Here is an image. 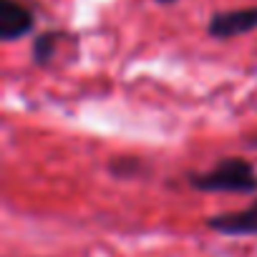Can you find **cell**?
Here are the masks:
<instances>
[{
    "mask_svg": "<svg viewBox=\"0 0 257 257\" xmlns=\"http://www.w3.org/2000/svg\"><path fill=\"white\" fill-rule=\"evenodd\" d=\"M189 187L209 194H254L257 192V172L252 162L242 157H224L207 172H192Z\"/></svg>",
    "mask_w": 257,
    "mask_h": 257,
    "instance_id": "cell-1",
    "label": "cell"
},
{
    "mask_svg": "<svg viewBox=\"0 0 257 257\" xmlns=\"http://www.w3.org/2000/svg\"><path fill=\"white\" fill-rule=\"evenodd\" d=\"M252 31H257V6L217 11V13H212V18L207 23V33L214 41H229L237 36H247Z\"/></svg>",
    "mask_w": 257,
    "mask_h": 257,
    "instance_id": "cell-2",
    "label": "cell"
},
{
    "mask_svg": "<svg viewBox=\"0 0 257 257\" xmlns=\"http://www.w3.org/2000/svg\"><path fill=\"white\" fill-rule=\"evenodd\" d=\"M36 31V13L23 0H0V38L16 43Z\"/></svg>",
    "mask_w": 257,
    "mask_h": 257,
    "instance_id": "cell-3",
    "label": "cell"
},
{
    "mask_svg": "<svg viewBox=\"0 0 257 257\" xmlns=\"http://www.w3.org/2000/svg\"><path fill=\"white\" fill-rule=\"evenodd\" d=\"M207 227L224 237H257V199L239 212H224L209 217Z\"/></svg>",
    "mask_w": 257,
    "mask_h": 257,
    "instance_id": "cell-4",
    "label": "cell"
},
{
    "mask_svg": "<svg viewBox=\"0 0 257 257\" xmlns=\"http://www.w3.org/2000/svg\"><path fill=\"white\" fill-rule=\"evenodd\" d=\"M58 46H61V33L58 31H46V33H38L33 38V61L38 66H48L56 53H58Z\"/></svg>",
    "mask_w": 257,
    "mask_h": 257,
    "instance_id": "cell-5",
    "label": "cell"
},
{
    "mask_svg": "<svg viewBox=\"0 0 257 257\" xmlns=\"http://www.w3.org/2000/svg\"><path fill=\"white\" fill-rule=\"evenodd\" d=\"M154 3H159V6H177L179 0H154Z\"/></svg>",
    "mask_w": 257,
    "mask_h": 257,
    "instance_id": "cell-6",
    "label": "cell"
},
{
    "mask_svg": "<svg viewBox=\"0 0 257 257\" xmlns=\"http://www.w3.org/2000/svg\"><path fill=\"white\" fill-rule=\"evenodd\" d=\"M247 144H249V147H254V149H257V137H254V139H247Z\"/></svg>",
    "mask_w": 257,
    "mask_h": 257,
    "instance_id": "cell-7",
    "label": "cell"
}]
</instances>
